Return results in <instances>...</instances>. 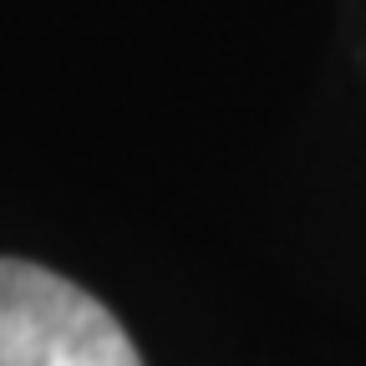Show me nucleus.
<instances>
[{"instance_id": "1", "label": "nucleus", "mask_w": 366, "mask_h": 366, "mask_svg": "<svg viewBox=\"0 0 366 366\" xmlns=\"http://www.w3.org/2000/svg\"><path fill=\"white\" fill-rule=\"evenodd\" d=\"M0 366H143L117 315L31 259H0Z\"/></svg>"}]
</instances>
